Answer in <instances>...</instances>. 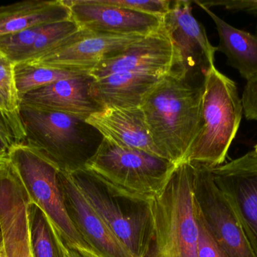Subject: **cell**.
I'll list each match as a JSON object with an SVG mask.
<instances>
[{
  "mask_svg": "<svg viewBox=\"0 0 257 257\" xmlns=\"http://www.w3.org/2000/svg\"><path fill=\"white\" fill-rule=\"evenodd\" d=\"M204 80L171 71L145 97L141 108L162 158L182 162L200 129Z\"/></svg>",
  "mask_w": 257,
  "mask_h": 257,
  "instance_id": "cell-1",
  "label": "cell"
},
{
  "mask_svg": "<svg viewBox=\"0 0 257 257\" xmlns=\"http://www.w3.org/2000/svg\"><path fill=\"white\" fill-rule=\"evenodd\" d=\"M195 164H177L161 193L151 199L154 231L146 257H197Z\"/></svg>",
  "mask_w": 257,
  "mask_h": 257,
  "instance_id": "cell-2",
  "label": "cell"
},
{
  "mask_svg": "<svg viewBox=\"0 0 257 257\" xmlns=\"http://www.w3.org/2000/svg\"><path fill=\"white\" fill-rule=\"evenodd\" d=\"M26 146L60 172L72 174L85 167L102 136L84 119L20 104Z\"/></svg>",
  "mask_w": 257,
  "mask_h": 257,
  "instance_id": "cell-3",
  "label": "cell"
},
{
  "mask_svg": "<svg viewBox=\"0 0 257 257\" xmlns=\"http://www.w3.org/2000/svg\"><path fill=\"white\" fill-rule=\"evenodd\" d=\"M243 113L236 83L211 66L204 79L200 129L183 161L209 168L224 164Z\"/></svg>",
  "mask_w": 257,
  "mask_h": 257,
  "instance_id": "cell-4",
  "label": "cell"
},
{
  "mask_svg": "<svg viewBox=\"0 0 257 257\" xmlns=\"http://www.w3.org/2000/svg\"><path fill=\"white\" fill-rule=\"evenodd\" d=\"M70 175L132 256L146 257L154 231L151 199L120 191L86 168Z\"/></svg>",
  "mask_w": 257,
  "mask_h": 257,
  "instance_id": "cell-5",
  "label": "cell"
},
{
  "mask_svg": "<svg viewBox=\"0 0 257 257\" xmlns=\"http://www.w3.org/2000/svg\"><path fill=\"white\" fill-rule=\"evenodd\" d=\"M176 166L166 158L122 147L102 137L84 168L120 191L151 199L163 191Z\"/></svg>",
  "mask_w": 257,
  "mask_h": 257,
  "instance_id": "cell-6",
  "label": "cell"
},
{
  "mask_svg": "<svg viewBox=\"0 0 257 257\" xmlns=\"http://www.w3.org/2000/svg\"><path fill=\"white\" fill-rule=\"evenodd\" d=\"M10 162L25 189L30 203L42 210L63 242L78 253L93 252L68 215L59 181L60 170L26 145L14 149Z\"/></svg>",
  "mask_w": 257,
  "mask_h": 257,
  "instance_id": "cell-7",
  "label": "cell"
},
{
  "mask_svg": "<svg viewBox=\"0 0 257 257\" xmlns=\"http://www.w3.org/2000/svg\"><path fill=\"white\" fill-rule=\"evenodd\" d=\"M193 164L195 200L216 242L227 257H257L235 211L216 185L209 167Z\"/></svg>",
  "mask_w": 257,
  "mask_h": 257,
  "instance_id": "cell-8",
  "label": "cell"
},
{
  "mask_svg": "<svg viewBox=\"0 0 257 257\" xmlns=\"http://www.w3.org/2000/svg\"><path fill=\"white\" fill-rule=\"evenodd\" d=\"M163 27L173 44L176 64L174 72L193 80L205 79L214 66L216 47L205 27L193 15L192 1L177 0L163 17Z\"/></svg>",
  "mask_w": 257,
  "mask_h": 257,
  "instance_id": "cell-9",
  "label": "cell"
},
{
  "mask_svg": "<svg viewBox=\"0 0 257 257\" xmlns=\"http://www.w3.org/2000/svg\"><path fill=\"white\" fill-rule=\"evenodd\" d=\"M144 37L79 30L33 63L90 72L102 60L118 55Z\"/></svg>",
  "mask_w": 257,
  "mask_h": 257,
  "instance_id": "cell-10",
  "label": "cell"
},
{
  "mask_svg": "<svg viewBox=\"0 0 257 257\" xmlns=\"http://www.w3.org/2000/svg\"><path fill=\"white\" fill-rule=\"evenodd\" d=\"M210 170L257 253V152L253 149Z\"/></svg>",
  "mask_w": 257,
  "mask_h": 257,
  "instance_id": "cell-11",
  "label": "cell"
},
{
  "mask_svg": "<svg viewBox=\"0 0 257 257\" xmlns=\"http://www.w3.org/2000/svg\"><path fill=\"white\" fill-rule=\"evenodd\" d=\"M30 201L10 161L0 164V228L6 257H33Z\"/></svg>",
  "mask_w": 257,
  "mask_h": 257,
  "instance_id": "cell-12",
  "label": "cell"
},
{
  "mask_svg": "<svg viewBox=\"0 0 257 257\" xmlns=\"http://www.w3.org/2000/svg\"><path fill=\"white\" fill-rule=\"evenodd\" d=\"M79 30L147 36L160 30L163 18L105 4L102 0H63Z\"/></svg>",
  "mask_w": 257,
  "mask_h": 257,
  "instance_id": "cell-13",
  "label": "cell"
},
{
  "mask_svg": "<svg viewBox=\"0 0 257 257\" xmlns=\"http://www.w3.org/2000/svg\"><path fill=\"white\" fill-rule=\"evenodd\" d=\"M175 64L173 44L163 25L118 55L102 60L89 75L94 80L124 72L165 75L173 70Z\"/></svg>",
  "mask_w": 257,
  "mask_h": 257,
  "instance_id": "cell-14",
  "label": "cell"
},
{
  "mask_svg": "<svg viewBox=\"0 0 257 257\" xmlns=\"http://www.w3.org/2000/svg\"><path fill=\"white\" fill-rule=\"evenodd\" d=\"M59 181L68 215L88 247L100 257H133L81 193L72 175L59 172Z\"/></svg>",
  "mask_w": 257,
  "mask_h": 257,
  "instance_id": "cell-15",
  "label": "cell"
},
{
  "mask_svg": "<svg viewBox=\"0 0 257 257\" xmlns=\"http://www.w3.org/2000/svg\"><path fill=\"white\" fill-rule=\"evenodd\" d=\"M93 80L89 74L59 80L26 94L21 98V104L86 121L90 115L102 110L89 93Z\"/></svg>",
  "mask_w": 257,
  "mask_h": 257,
  "instance_id": "cell-16",
  "label": "cell"
},
{
  "mask_svg": "<svg viewBox=\"0 0 257 257\" xmlns=\"http://www.w3.org/2000/svg\"><path fill=\"white\" fill-rule=\"evenodd\" d=\"M86 122L103 138L117 146L139 149L161 157L153 143L141 107H104L90 115Z\"/></svg>",
  "mask_w": 257,
  "mask_h": 257,
  "instance_id": "cell-17",
  "label": "cell"
},
{
  "mask_svg": "<svg viewBox=\"0 0 257 257\" xmlns=\"http://www.w3.org/2000/svg\"><path fill=\"white\" fill-rule=\"evenodd\" d=\"M163 76L139 72H117L93 80L89 93L102 109L108 107H141L145 97Z\"/></svg>",
  "mask_w": 257,
  "mask_h": 257,
  "instance_id": "cell-18",
  "label": "cell"
},
{
  "mask_svg": "<svg viewBox=\"0 0 257 257\" xmlns=\"http://www.w3.org/2000/svg\"><path fill=\"white\" fill-rule=\"evenodd\" d=\"M205 11L215 24L219 35L217 51L223 53L229 66L246 81L257 78V36L232 27L198 0L192 1Z\"/></svg>",
  "mask_w": 257,
  "mask_h": 257,
  "instance_id": "cell-19",
  "label": "cell"
},
{
  "mask_svg": "<svg viewBox=\"0 0 257 257\" xmlns=\"http://www.w3.org/2000/svg\"><path fill=\"white\" fill-rule=\"evenodd\" d=\"M71 20L63 0H27L0 6V36Z\"/></svg>",
  "mask_w": 257,
  "mask_h": 257,
  "instance_id": "cell-20",
  "label": "cell"
},
{
  "mask_svg": "<svg viewBox=\"0 0 257 257\" xmlns=\"http://www.w3.org/2000/svg\"><path fill=\"white\" fill-rule=\"evenodd\" d=\"M88 74L87 71L72 70L33 62H22L15 65V84L20 101L26 94L59 80Z\"/></svg>",
  "mask_w": 257,
  "mask_h": 257,
  "instance_id": "cell-21",
  "label": "cell"
},
{
  "mask_svg": "<svg viewBox=\"0 0 257 257\" xmlns=\"http://www.w3.org/2000/svg\"><path fill=\"white\" fill-rule=\"evenodd\" d=\"M29 217L33 257H66L64 243L42 210L30 203Z\"/></svg>",
  "mask_w": 257,
  "mask_h": 257,
  "instance_id": "cell-22",
  "label": "cell"
},
{
  "mask_svg": "<svg viewBox=\"0 0 257 257\" xmlns=\"http://www.w3.org/2000/svg\"><path fill=\"white\" fill-rule=\"evenodd\" d=\"M25 143V129L19 110L0 109V164L9 162L14 149Z\"/></svg>",
  "mask_w": 257,
  "mask_h": 257,
  "instance_id": "cell-23",
  "label": "cell"
},
{
  "mask_svg": "<svg viewBox=\"0 0 257 257\" xmlns=\"http://www.w3.org/2000/svg\"><path fill=\"white\" fill-rule=\"evenodd\" d=\"M78 30L79 28L72 19L48 24L38 36L24 62L39 60Z\"/></svg>",
  "mask_w": 257,
  "mask_h": 257,
  "instance_id": "cell-24",
  "label": "cell"
},
{
  "mask_svg": "<svg viewBox=\"0 0 257 257\" xmlns=\"http://www.w3.org/2000/svg\"><path fill=\"white\" fill-rule=\"evenodd\" d=\"M45 26H38L0 36V52L15 65L25 61L33 44Z\"/></svg>",
  "mask_w": 257,
  "mask_h": 257,
  "instance_id": "cell-25",
  "label": "cell"
},
{
  "mask_svg": "<svg viewBox=\"0 0 257 257\" xmlns=\"http://www.w3.org/2000/svg\"><path fill=\"white\" fill-rule=\"evenodd\" d=\"M20 101L15 79V64L0 52V109L19 110Z\"/></svg>",
  "mask_w": 257,
  "mask_h": 257,
  "instance_id": "cell-26",
  "label": "cell"
},
{
  "mask_svg": "<svg viewBox=\"0 0 257 257\" xmlns=\"http://www.w3.org/2000/svg\"><path fill=\"white\" fill-rule=\"evenodd\" d=\"M104 3L128 9L141 13L148 14L163 18L169 12L172 5L169 0H145V1H130V0H102Z\"/></svg>",
  "mask_w": 257,
  "mask_h": 257,
  "instance_id": "cell-27",
  "label": "cell"
},
{
  "mask_svg": "<svg viewBox=\"0 0 257 257\" xmlns=\"http://www.w3.org/2000/svg\"><path fill=\"white\" fill-rule=\"evenodd\" d=\"M196 202V200H195ZM196 219H197L199 236L197 242V257H227L220 246L216 242L210 232L196 202Z\"/></svg>",
  "mask_w": 257,
  "mask_h": 257,
  "instance_id": "cell-28",
  "label": "cell"
},
{
  "mask_svg": "<svg viewBox=\"0 0 257 257\" xmlns=\"http://www.w3.org/2000/svg\"><path fill=\"white\" fill-rule=\"evenodd\" d=\"M241 100L246 119L257 120V78L246 83Z\"/></svg>",
  "mask_w": 257,
  "mask_h": 257,
  "instance_id": "cell-29",
  "label": "cell"
},
{
  "mask_svg": "<svg viewBox=\"0 0 257 257\" xmlns=\"http://www.w3.org/2000/svg\"><path fill=\"white\" fill-rule=\"evenodd\" d=\"M201 4L210 9L213 6H220L227 10L244 12L257 16V0H228V1H199Z\"/></svg>",
  "mask_w": 257,
  "mask_h": 257,
  "instance_id": "cell-30",
  "label": "cell"
},
{
  "mask_svg": "<svg viewBox=\"0 0 257 257\" xmlns=\"http://www.w3.org/2000/svg\"><path fill=\"white\" fill-rule=\"evenodd\" d=\"M65 246H66V257H87L86 255L78 253V252H77L76 250H74V249L68 247L66 244H65Z\"/></svg>",
  "mask_w": 257,
  "mask_h": 257,
  "instance_id": "cell-31",
  "label": "cell"
},
{
  "mask_svg": "<svg viewBox=\"0 0 257 257\" xmlns=\"http://www.w3.org/2000/svg\"><path fill=\"white\" fill-rule=\"evenodd\" d=\"M3 251V236H2L1 228H0V252Z\"/></svg>",
  "mask_w": 257,
  "mask_h": 257,
  "instance_id": "cell-32",
  "label": "cell"
},
{
  "mask_svg": "<svg viewBox=\"0 0 257 257\" xmlns=\"http://www.w3.org/2000/svg\"><path fill=\"white\" fill-rule=\"evenodd\" d=\"M84 255H86V256H87V257H100L99 256H98V255H96V253H87V254Z\"/></svg>",
  "mask_w": 257,
  "mask_h": 257,
  "instance_id": "cell-33",
  "label": "cell"
},
{
  "mask_svg": "<svg viewBox=\"0 0 257 257\" xmlns=\"http://www.w3.org/2000/svg\"><path fill=\"white\" fill-rule=\"evenodd\" d=\"M0 257H6V255H5L4 251L0 252Z\"/></svg>",
  "mask_w": 257,
  "mask_h": 257,
  "instance_id": "cell-34",
  "label": "cell"
},
{
  "mask_svg": "<svg viewBox=\"0 0 257 257\" xmlns=\"http://www.w3.org/2000/svg\"><path fill=\"white\" fill-rule=\"evenodd\" d=\"M254 150L256 151V152H257V144L256 145V146H255Z\"/></svg>",
  "mask_w": 257,
  "mask_h": 257,
  "instance_id": "cell-35",
  "label": "cell"
}]
</instances>
